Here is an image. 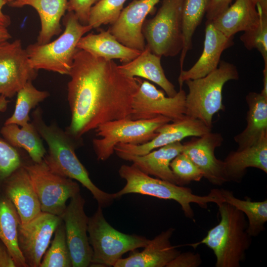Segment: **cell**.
<instances>
[{
    "label": "cell",
    "mask_w": 267,
    "mask_h": 267,
    "mask_svg": "<svg viewBox=\"0 0 267 267\" xmlns=\"http://www.w3.org/2000/svg\"><path fill=\"white\" fill-rule=\"evenodd\" d=\"M182 3L183 0H163L155 15L145 20L142 32L146 45L153 53L174 57L181 52Z\"/></svg>",
    "instance_id": "obj_9"
},
{
    "label": "cell",
    "mask_w": 267,
    "mask_h": 267,
    "mask_svg": "<svg viewBox=\"0 0 267 267\" xmlns=\"http://www.w3.org/2000/svg\"><path fill=\"white\" fill-rule=\"evenodd\" d=\"M0 191L15 207L20 223L30 222L42 212L38 197L24 165L5 179Z\"/></svg>",
    "instance_id": "obj_18"
},
{
    "label": "cell",
    "mask_w": 267,
    "mask_h": 267,
    "mask_svg": "<svg viewBox=\"0 0 267 267\" xmlns=\"http://www.w3.org/2000/svg\"><path fill=\"white\" fill-rule=\"evenodd\" d=\"M263 14L267 15V0H251Z\"/></svg>",
    "instance_id": "obj_43"
},
{
    "label": "cell",
    "mask_w": 267,
    "mask_h": 267,
    "mask_svg": "<svg viewBox=\"0 0 267 267\" xmlns=\"http://www.w3.org/2000/svg\"><path fill=\"white\" fill-rule=\"evenodd\" d=\"M248 105L247 125L244 130L234 137L241 150L256 143L267 133V97L261 92H250L246 96Z\"/></svg>",
    "instance_id": "obj_27"
},
{
    "label": "cell",
    "mask_w": 267,
    "mask_h": 267,
    "mask_svg": "<svg viewBox=\"0 0 267 267\" xmlns=\"http://www.w3.org/2000/svg\"><path fill=\"white\" fill-rule=\"evenodd\" d=\"M160 0H133L123 8L108 30L126 46L143 51L146 45L142 32L143 24L147 15L155 11Z\"/></svg>",
    "instance_id": "obj_16"
},
{
    "label": "cell",
    "mask_w": 267,
    "mask_h": 267,
    "mask_svg": "<svg viewBox=\"0 0 267 267\" xmlns=\"http://www.w3.org/2000/svg\"><path fill=\"white\" fill-rule=\"evenodd\" d=\"M160 57L153 53L145 45V48L134 59L118 65L125 75L134 78L139 77L147 79L159 86L168 96L173 97L177 93L175 86L167 79L161 63Z\"/></svg>",
    "instance_id": "obj_24"
},
{
    "label": "cell",
    "mask_w": 267,
    "mask_h": 267,
    "mask_svg": "<svg viewBox=\"0 0 267 267\" xmlns=\"http://www.w3.org/2000/svg\"><path fill=\"white\" fill-rule=\"evenodd\" d=\"M69 75L67 99L71 116L66 132L73 138L104 123L130 118L141 81L123 74L113 60L78 49Z\"/></svg>",
    "instance_id": "obj_1"
},
{
    "label": "cell",
    "mask_w": 267,
    "mask_h": 267,
    "mask_svg": "<svg viewBox=\"0 0 267 267\" xmlns=\"http://www.w3.org/2000/svg\"><path fill=\"white\" fill-rule=\"evenodd\" d=\"M127 0H99L91 8L88 25L92 29L114 23L119 17Z\"/></svg>",
    "instance_id": "obj_34"
},
{
    "label": "cell",
    "mask_w": 267,
    "mask_h": 267,
    "mask_svg": "<svg viewBox=\"0 0 267 267\" xmlns=\"http://www.w3.org/2000/svg\"><path fill=\"white\" fill-rule=\"evenodd\" d=\"M223 162L227 182H240L248 168H255L267 174V133L251 146L231 151Z\"/></svg>",
    "instance_id": "obj_22"
},
{
    "label": "cell",
    "mask_w": 267,
    "mask_h": 267,
    "mask_svg": "<svg viewBox=\"0 0 267 267\" xmlns=\"http://www.w3.org/2000/svg\"><path fill=\"white\" fill-rule=\"evenodd\" d=\"M170 122V119L159 116L150 119L123 118L99 125L95 129L99 137L92 140L97 159H108L119 143L137 145L149 141L157 135L159 128Z\"/></svg>",
    "instance_id": "obj_8"
},
{
    "label": "cell",
    "mask_w": 267,
    "mask_h": 267,
    "mask_svg": "<svg viewBox=\"0 0 267 267\" xmlns=\"http://www.w3.org/2000/svg\"><path fill=\"white\" fill-rule=\"evenodd\" d=\"M233 39L226 37L214 26L212 21L207 20L203 51L190 69L180 71L178 78L180 88L185 81L204 77L216 70L223 51L233 45Z\"/></svg>",
    "instance_id": "obj_19"
},
{
    "label": "cell",
    "mask_w": 267,
    "mask_h": 267,
    "mask_svg": "<svg viewBox=\"0 0 267 267\" xmlns=\"http://www.w3.org/2000/svg\"><path fill=\"white\" fill-rule=\"evenodd\" d=\"M211 132L198 119L185 116L183 119L164 124L157 131V135L149 141L141 144L119 143L114 148L117 155H142L165 145L181 141L189 136L199 137Z\"/></svg>",
    "instance_id": "obj_15"
},
{
    "label": "cell",
    "mask_w": 267,
    "mask_h": 267,
    "mask_svg": "<svg viewBox=\"0 0 267 267\" xmlns=\"http://www.w3.org/2000/svg\"><path fill=\"white\" fill-rule=\"evenodd\" d=\"M98 206L94 214L89 217L88 233L92 250L90 267H114L124 254L144 248L149 239L117 230L107 222L102 208Z\"/></svg>",
    "instance_id": "obj_7"
},
{
    "label": "cell",
    "mask_w": 267,
    "mask_h": 267,
    "mask_svg": "<svg viewBox=\"0 0 267 267\" xmlns=\"http://www.w3.org/2000/svg\"><path fill=\"white\" fill-rule=\"evenodd\" d=\"M24 166L38 197L42 212L61 217L67 200L80 193L79 184L52 172L44 161Z\"/></svg>",
    "instance_id": "obj_10"
},
{
    "label": "cell",
    "mask_w": 267,
    "mask_h": 267,
    "mask_svg": "<svg viewBox=\"0 0 267 267\" xmlns=\"http://www.w3.org/2000/svg\"><path fill=\"white\" fill-rule=\"evenodd\" d=\"M32 123L48 147L43 161L53 173L77 180L89 190L98 204L103 205L110 194L97 187L77 157L73 137L55 125H47L43 120L42 110L37 108L33 113Z\"/></svg>",
    "instance_id": "obj_2"
},
{
    "label": "cell",
    "mask_w": 267,
    "mask_h": 267,
    "mask_svg": "<svg viewBox=\"0 0 267 267\" xmlns=\"http://www.w3.org/2000/svg\"><path fill=\"white\" fill-rule=\"evenodd\" d=\"M239 77L236 66L222 60L216 70L206 76L185 81L188 88L185 116L198 119L212 129L214 115L225 109L222 103L224 84L229 81L237 80Z\"/></svg>",
    "instance_id": "obj_6"
},
{
    "label": "cell",
    "mask_w": 267,
    "mask_h": 267,
    "mask_svg": "<svg viewBox=\"0 0 267 267\" xmlns=\"http://www.w3.org/2000/svg\"><path fill=\"white\" fill-rule=\"evenodd\" d=\"M99 0H68L67 11L73 12L83 25H88L90 9Z\"/></svg>",
    "instance_id": "obj_38"
},
{
    "label": "cell",
    "mask_w": 267,
    "mask_h": 267,
    "mask_svg": "<svg viewBox=\"0 0 267 267\" xmlns=\"http://www.w3.org/2000/svg\"><path fill=\"white\" fill-rule=\"evenodd\" d=\"M221 220L201 241L189 244L196 248L205 244L215 255L216 267H239L245 261L252 242L247 233L245 215L233 206L221 202L217 204Z\"/></svg>",
    "instance_id": "obj_3"
},
{
    "label": "cell",
    "mask_w": 267,
    "mask_h": 267,
    "mask_svg": "<svg viewBox=\"0 0 267 267\" xmlns=\"http://www.w3.org/2000/svg\"><path fill=\"white\" fill-rule=\"evenodd\" d=\"M211 0H183L181 10L183 47L179 62L180 71L188 50L191 49L192 37L205 15Z\"/></svg>",
    "instance_id": "obj_31"
},
{
    "label": "cell",
    "mask_w": 267,
    "mask_h": 267,
    "mask_svg": "<svg viewBox=\"0 0 267 267\" xmlns=\"http://www.w3.org/2000/svg\"><path fill=\"white\" fill-rule=\"evenodd\" d=\"M85 202L80 192L77 194L70 198L61 216L73 267H90L91 263L92 250L88 235L89 217L84 210Z\"/></svg>",
    "instance_id": "obj_13"
},
{
    "label": "cell",
    "mask_w": 267,
    "mask_h": 267,
    "mask_svg": "<svg viewBox=\"0 0 267 267\" xmlns=\"http://www.w3.org/2000/svg\"><path fill=\"white\" fill-rule=\"evenodd\" d=\"M11 36L7 28L0 27V43L8 41Z\"/></svg>",
    "instance_id": "obj_44"
},
{
    "label": "cell",
    "mask_w": 267,
    "mask_h": 267,
    "mask_svg": "<svg viewBox=\"0 0 267 267\" xmlns=\"http://www.w3.org/2000/svg\"><path fill=\"white\" fill-rule=\"evenodd\" d=\"M233 0H211L205 16L208 20H213L226 10Z\"/></svg>",
    "instance_id": "obj_40"
},
{
    "label": "cell",
    "mask_w": 267,
    "mask_h": 267,
    "mask_svg": "<svg viewBox=\"0 0 267 267\" xmlns=\"http://www.w3.org/2000/svg\"><path fill=\"white\" fill-rule=\"evenodd\" d=\"M20 220L12 202L0 191V239L7 247L16 267H28L18 244Z\"/></svg>",
    "instance_id": "obj_29"
},
{
    "label": "cell",
    "mask_w": 267,
    "mask_h": 267,
    "mask_svg": "<svg viewBox=\"0 0 267 267\" xmlns=\"http://www.w3.org/2000/svg\"><path fill=\"white\" fill-rule=\"evenodd\" d=\"M119 174L126 180V183L122 189L114 193L116 199L125 194L136 193L159 199L173 200L180 205L184 216L190 219H194L191 203H195L201 208L206 209L209 203H215L217 205L224 202L220 189H212L207 195H197L193 194L188 187L151 177L134 164L122 165L119 170Z\"/></svg>",
    "instance_id": "obj_4"
},
{
    "label": "cell",
    "mask_w": 267,
    "mask_h": 267,
    "mask_svg": "<svg viewBox=\"0 0 267 267\" xmlns=\"http://www.w3.org/2000/svg\"><path fill=\"white\" fill-rule=\"evenodd\" d=\"M20 40L0 43V95L11 98L37 75Z\"/></svg>",
    "instance_id": "obj_12"
},
{
    "label": "cell",
    "mask_w": 267,
    "mask_h": 267,
    "mask_svg": "<svg viewBox=\"0 0 267 267\" xmlns=\"http://www.w3.org/2000/svg\"><path fill=\"white\" fill-rule=\"evenodd\" d=\"M261 93L267 97V66H264L263 70V88Z\"/></svg>",
    "instance_id": "obj_45"
},
{
    "label": "cell",
    "mask_w": 267,
    "mask_h": 267,
    "mask_svg": "<svg viewBox=\"0 0 267 267\" xmlns=\"http://www.w3.org/2000/svg\"><path fill=\"white\" fill-rule=\"evenodd\" d=\"M6 4H9L17 0H4Z\"/></svg>",
    "instance_id": "obj_46"
},
{
    "label": "cell",
    "mask_w": 267,
    "mask_h": 267,
    "mask_svg": "<svg viewBox=\"0 0 267 267\" xmlns=\"http://www.w3.org/2000/svg\"><path fill=\"white\" fill-rule=\"evenodd\" d=\"M8 100L0 95V113L6 110ZM23 165L16 148L0 138V191L5 179Z\"/></svg>",
    "instance_id": "obj_35"
},
{
    "label": "cell",
    "mask_w": 267,
    "mask_h": 267,
    "mask_svg": "<svg viewBox=\"0 0 267 267\" xmlns=\"http://www.w3.org/2000/svg\"><path fill=\"white\" fill-rule=\"evenodd\" d=\"M223 139L222 135L211 132L201 136L193 137L184 144L182 152L201 170L204 178L214 185H221L227 182L223 161L215 154Z\"/></svg>",
    "instance_id": "obj_17"
},
{
    "label": "cell",
    "mask_w": 267,
    "mask_h": 267,
    "mask_svg": "<svg viewBox=\"0 0 267 267\" xmlns=\"http://www.w3.org/2000/svg\"><path fill=\"white\" fill-rule=\"evenodd\" d=\"M175 230L171 227L161 232L149 240L141 252H134L126 258L120 259L114 267H166L180 253L170 240Z\"/></svg>",
    "instance_id": "obj_20"
},
{
    "label": "cell",
    "mask_w": 267,
    "mask_h": 267,
    "mask_svg": "<svg viewBox=\"0 0 267 267\" xmlns=\"http://www.w3.org/2000/svg\"><path fill=\"white\" fill-rule=\"evenodd\" d=\"M72 267L71 257L62 220L54 232V238L50 247L45 252L40 267Z\"/></svg>",
    "instance_id": "obj_33"
},
{
    "label": "cell",
    "mask_w": 267,
    "mask_h": 267,
    "mask_svg": "<svg viewBox=\"0 0 267 267\" xmlns=\"http://www.w3.org/2000/svg\"><path fill=\"white\" fill-rule=\"evenodd\" d=\"M4 124L0 133L7 142L27 151L34 163H41L46 153L40 135L32 123L20 127Z\"/></svg>",
    "instance_id": "obj_28"
},
{
    "label": "cell",
    "mask_w": 267,
    "mask_h": 267,
    "mask_svg": "<svg viewBox=\"0 0 267 267\" xmlns=\"http://www.w3.org/2000/svg\"><path fill=\"white\" fill-rule=\"evenodd\" d=\"M48 92L38 89L32 84L28 82L17 93L15 107L13 114L5 122L4 124H15L23 126L30 121L31 110L49 96Z\"/></svg>",
    "instance_id": "obj_32"
},
{
    "label": "cell",
    "mask_w": 267,
    "mask_h": 267,
    "mask_svg": "<svg viewBox=\"0 0 267 267\" xmlns=\"http://www.w3.org/2000/svg\"><path fill=\"white\" fill-rule=\"evenodd\" d=\"M221 194L226 202L239 211L247 218V233L252 237L259 235L265 229L267 222V200L253 201L246 197L244 200L235 197L232 191L220 189Z\"/></svg>",
    "instance_id": "obj_30"
},
{
    "label": "cell",
    "mask_w": 267,
    "mask_h": 267,
    "mask_svg": "<svg viewBox=\"0 0 267 267\" xmlns=\"http://www.w3.org/2000/svg\"><path fill=\"white\" fill-rule=\"evenodd\" d=\"M170 167L182 185L191 181H199L204 178L201 170L183 152L171 162Z\"/></svg>",
    "instance_id": "obj_37"
},
{
    "label": "cell",
    "mask_w": 267,
    "mask_h": 267,
    "mask_svg": "<svg viewBox=\"0 0 267 267\" xmlns=\"http://www.w3.org/2000/svg\"><path fill=\"white\" fill-rule=\"evenodd\" d=\"M259 22L254 28L244 33L240 39L248 50L257 49L262 55L264 66H267V15L263 14L259 8Z\"/></svg>",
    "instance_id": "obj_36"
},
{
    "label": "cell",
    "mask_w": 267,
    "mask_h": 267,
    "mask_svg": "<svg viewBox=\"0 0 267 267\" xmlns=\"http://www.w3.org/2000/svg\"><path fill=\"white\" fill-rule=\"evenodd\" d=\"M185 98L182 88L174 96H166L149 82H141L133 101L130 119H150L163 116L172 122L181 120L185 116Z\"/></svg>",
    "instance_id": "obj_11"
},
{
    "label": "cell",
    "mask_w": 267,
    "mask_h": 267,
    "mask_svg": "<svg viewBox=\"0 0 267 267\" xmlns=\"http://www.w3.org/2000/svg\"><path fill=\"white\" fill-rule=\"evenodd\" d=\"M68 2V0H17L8 5L13 7L30 6L37 11L41 29L36 43L43 44L61 33V21L67 11Z\"/></svg>",
    "instance_id": "obj_23"
},
{
    "label": "cell",
    "mask_w": 267,
    "mask_h": 267,
    "mask_svg": "<svg viewBox=\"0 0 267 267\" xmlns=\"http://www.w3.org/2000/svg\"><path fill=\"white\" fill-rule=\"evenodd\" d=\"M0 267H16L7 247L0 239Z\"/></svg>",
    "instance_id": "obj_41"
},
{
    "label": "cell",
    "mask_w": 267,
    "mask_h": 267,
    "mask_svg": "<svg viewBox=\"0 0 267 267\" xmlns=\"http://www.w3.org/2000/svg\"><path fill=\"white\" fill-rule=\"evenodd\" d=\"M184 144L175 142L152 150L142 155L120 154V158L132 162L143 173L173 183L182 185L173 172L171 161L182 152Z\"/></svg>",
    "instance_id": "obj_21"
},
{
    "label": "cell",
    "mask_w": 267,
    "mask_h": 267,
    "mask_svg": "<svg viewBox=\"0 0 267 267\" xmlns=\"http://www.w3.org/2000/svg\"><path fill=\"white\" fill-rule=\"evenodd\" d=\"M202 263L200 255L192 252L179 254L171 261L166 267H198Z\"/></svg>",
    "instance_id": "obj_39"
},
{
    "label": "cell",
    "mask_w": 267,
    "mask_h": 267,
    "mask_svg": "<svg viewBox=\"0 0 267 267\" xmlns=\"http://www.w3.org/2000/svg\"><path fill=\"white\" fill-rule=\"evenodd\" d=\"M259 13L251 0H236L212 20L214 26L228 38L239 32L255 28L259 22Z\"/></svg>",
    "instance_id": "obj_26"
},
{
    "label": "cell",
    "mask_w": 267,
    "mask_h": 267,
    "mask_svg": "<svg viewBox=\"0 0 267 267\" xmlns=\"http://www.w3.org/2000/svg\"><path fill=\"white\" fill-rule=\"evenodd\" d=\"M60 217L42 212L18 229V244L28 267H40Z\"/></svg>",
    "instance_id": "obj_14"
},
{
    "label": "cell",
    "mask_w": 267,
    "mask_h": 267,
    "mask_svg": "<svg viewBox=\"0 0 267 267\" xmlns=\"http://www.w3.org/2000/svg\"><path fill=\"white\" fill-rule=\"evenodd\" d=\"M62 21L64 30L57 39L43 44H30L25 48L30 65L35 70L69 75L78 50L77 44L92 28L81 24L73 12L67 11Z\"/></svg>",
    "instance_id": "obj_5"
},
{
    "label": "cell",
    "mask_w": 267,
    "mask_h": 267,
    "mask_svg": "<svg viewBox=\"0 0 267 267\" xmlns=\"http://www.w3.org/2000/svg\"><path fill=\"white\" fill-rule=\"evenodd\" d=\"M99 32L82 37L77 48L105 59H119L123 63L131 61L141 52L119 42L108 30L100 29Z\"/></svg>",
    "instance_id": "obj_25"
},
{
    "label": "cell",
    "mask_w": 267,
    "mask_h": 267,
    "mask_svg": "<svg viewBox=\"0 0 267 267\" xmlns=\"http://www.w3.org/2000/svg\"><path fill=\"white\" fill-rule=\"evenodd\" d=\"M5 4L4 0H0V27L7 28L11 24V19L8 15L2 12V7Z\"/></svg>",
    "instance_id": "obj_42"
}]
</instances>
